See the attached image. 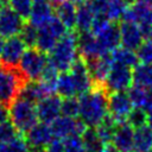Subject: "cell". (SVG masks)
<instances>
[{"label": "cell", "mask_w": 152, "mask_h": 152, "mask_svg": "<svg viewBox=\"0 0 152 152\" xmlns=\"http://www.w3.org/2000/svg\"><path fill=\"white\" fill-rule=\"evenodd\" d=\"M18 135V131L11 121H4L0 124V142H10Z\"/></svg>", "instance_id": "cell-38"}, {"label": "cell", "mask_w": 152, "mask_h": 152, "mask_svg": "<svg viewBox=\"0 0 152 152\" xmlns=\"http://www.w3.org/2000/svg\"><path fill=\"white\" fill-rule=\"evenodd\" d=\"M139 27L141 30V33H142L144 38L152 39V10L148 11L145 19L139 24Z\"/></svg>", "instance_id": "cell-40"}, {"label": "cell", "mask_w": 152, "mask_h": 152, "mask_svg": "<svg viewBox=\"0 0 152 152\" xmlns=\"http://www.w3.org/2000/svg\"><path fill=\"white\" fill-rule=\"evenodd\" d=\"M56 93L59 97H77V89L75 81L70 74V71H64L58 75L56 83Z\"/></svg>", "instance_id": "cell-21"}, {"label": "cell", "mask_w": 152, "mask_h": 152, "mask_svg": "<svg viewBox=\"0 0 152 152\" xmlns=\"http://www.w3.org/2000/svg\"><path fill=\"white\" fill-rule=\"evenodd\" d=\"M126 122L129 124L133 128L145 126V125H147V112L144 108L133 107V109L131 110Z\"/></svg>", "instance_id": "cell-33"}, {"label": "cell", "mask_w": 152, "mask_h": 152, "mask_svg": "<svg viewBox=\"0 0 152 152\" xmlns=\"http://www.w3.org/2000/svg\"><path fill=\"white\" fill-rule=\"evenodd\" d=\"M7 147L8 152H31V148L27 145L25 138L20 135H17L13 140L7 142Z\"/></svg>", "instance_id": "cell-39"}, {"label": "cell", "mask_w": 152, "mask_h": 152, "mask_svg": "<svg viewBox=\"0 0 152 152\" xmlns=\"http://www.w3.org/2000/svg\"><path fill=\"white\" fill-rule=\"evenodd\" d=\"M132 152H139V151H135V150H134V151H132Z\"/></svg>", "instance_id": "cell-51"}, {"label": "cell", "mask_w": 152, "mask_h": 152, "mask_svg": "<svg viewBox=\"0 0 152 152\" xmlns=\"http://www.w3.org/2000/svg\"><path fill=\"white\" fill-rule=\"evenodd\" d=\"M118 125L119 124H116V121L112 116L107 115V118L95 127V131L103 144H110Z\"/></svg>", "instance_id": "cell-29"}, {"label": "cell", "mask_w": 152, "mask_h": 152, "mask_svg": "<svg viewBox=\"0 0 152 152\" xmlns=\"http://www.w3.org/2000/svg\"><path fill=\"white\" fill-rule=\"evenodd\" d=\"M49 53V64L59 72L69 71L78 59L77 34L74 31H66Z\"/></svg>", "instance_id": "cell-2"}, {"label": "cell", "mask_w": 152, "mask_h": 152, "mask_svg": "<svg viewBox=\"0 0 152 152\" xmlns=\"http://www.w3.org/2000/svg\"><path fill=\"white\" fill-rule=\"evenodd\" d=\"M110 57H112L113 63L125 65V66H128L131 69L134 68L139 62L137 52L134 50H129V49L124 48V46L116 48L115 50H113L110 53Z\"/></svg>", "instance_id": "cell-25"}, {"label": "cell", "mask_w": 152, "mask_h": 152, "mask_svg": "<svg viewBox=\"0 0 152 152\" xmlns=\"http://www.w3.org/2000/svg\"><path fill=\"white\" fill-rule=\"evenodd\" d=\"M8 5L20 18H23L24 20L28 19L32 0H8Z\"/></svg>", "instance_id": "cell-34"}, {"label": "cell", "mask_w": 152, "mask_h": 152, "mask_svg": "<svg viewBox=\"0 0 152 152\" xmlns=\"http://www.w3.org/2000/svg\"><path fill=\"white\" fill-rule=\"evenodd\" d=\"M24 25V19L20 18L10 5L0 7V36L2 38L19 36Z\"/></svg>", "instance_id": "cell-11"}, {"label": "cell", "mask_w": 152, "mask_h": 152, "mask_svg": "<svg viewBox=\"0 0 152 152\" xmlns=\"http://www.w3.org/2000/svg\"><path fill=\"white\" fill-rule=\"evenodd\" d=\"M76 13L77 5H75L71 0H63L59 4H57L56 17L63 23V25L69 31L76 28Z\"/></svg>", "instance_id": "cell-20"}, {"label": "cell", "mask_w": 152, "mask_h": 152, "mask_svg": "<svg viewBox=\"0 0 152 152\" xmlns=\"http://www.w3.org/2000/svg\"><path fill=\"white\" fill-rule=\"evenodd\" d=\"M138 59L144 64L152 65V39H146L137 49Z\"/></svg>", "instance_id": "cell-36"}, {"label": "cell", "mask_w": 152, "mask_h": 152, "mask_svg": "<svg viewBox=\"0 0 152 152\" xmlns=\"http://www.w3.org/2000/svg\"><path fill=\"white\" fill-rule=\"evenodd\" d=\"M95 15H96L95 12L91 10V7L88 4L83 2L78 5L76 13V28L78 30V32L90 31Z\"/></svg>", "instance_id": "cell-22"}, {"label": "cell", "mask_w": 152, "mask_h": 152, "mask_svg": "<svg viewBox=\"0 0 152 152\" xmlns=\"http://www.w3.org/2000/svg\"><path fill=\"white\" fill-rule=\"evenodd\" d=\"M65 152H86L82 137L81 135H71L62 140Z\"/></svg>", "instance_id": "cell-37"}, {"label": "cell", "mask_w": 152, "mask_h": 152, "mask_svg": "<svg viewBox=\"0 0 152 152\" xmlns=\"http://www.w3.org/2000/svg\"><path fill=\"white\" fill-rule=\"evenodd\" d=\"M7 108L8 107L0 104V124L4 121H7V119H8V109Z\"/></svg>", "instance_id": "cell-43"}, {"label": "cell", "mask_w": 152, "mask_h": 152, "mask_svg": "<svg viewBox=\"0 0 152 152\" xmlns=\"http://www.w3.org/2000/svg\"><path fill=\"white\" fill-rule=\"evenodd\" d=\"M69 71H70L72 78L75 81L78 96H81L84 93L89 91L94 87V82H93V78L90 76L87 61L83 59L82 57H80L74 63V65L71 66V69Z\"/></svg>", "instance_id": "cell-14"}, {"label": "cell", "mask_w": 152, "mask_h": 152, "mask_svg": "<svg viewBox=\"0 0 152 152\" xmlns=\"http://www.w3.org/2000/svg\"><path fill=\"white\" fill-rule=\"evenodd\" d=\"M87 64H88V69H89L94 84L103 86V82L113 65L110 55L108 53V55H103L97 58L87 61Z\"/></svg>", "instance_id": "cell-19"}, {"label": "cell", "mask_w": 152, "mask_h": 152, "mask_svg": "<svg viewBox=\"0 0 152 152\" xmlns=\"http://www.w3.org/2000/svg\"><path fill=\"white\" fill-rule=\"evenodd\" d=\"M65 33H66V27L56 15H53L48 24L38 28V38H37L36 48L44 53L50 52L56 45V43Z\"/></svg>", "instance_id": "cell-6"}, {"label": "cell", "mask_w": 152, "mask_h": 152, "mask_svg": "<svg viewBox=\"0 0 152 152\" xmlns=\"http://www.w3.org/2000/svg\"><path fill=\"white\" fill-rule=\"evenodd\" d=\"M133 84L138 87H151L152 86V65L151 64H137L132 70Z\"/></svg>", "instance_id": "cell-26"}, {"label": "cell", "mask_w": 152, "mask_h": 152, "mask_svg": "<svg viewBox=\"0 0 152 152\" xmlns=\"http://www.w3.org/2000/svg\"><path fill=\"white\" fill-rule=\"evenodd\" d=\"M132 86H133L132 69L125 65L113 63L102 87L107 90V93H119V91H127Z\"/></svg>", "instance_id": "cell-7"}, {"label": "cell", "mask_w": 152, "mask_h": 152, "mask_svg": "<svg viewBox=\"0 0 152 152\" xmlns=\"http://www.w3.org/2000/svg\"><path fill=\"white\" fill-rule=\"evenodd\" d=\"M43 152H65V151H64V146H63L62 140L53 139V140L43 150Z\"/></svg>", "instance_id": "cell-42"}, {"label": "cell", "mask_w": 152, "mask_h": 152, "mask_svg": "<svg viewBox=\"0 0 152 152\" xmlns=\"http://www.w3.org/2000/svg\"><path fill=\"white\" fill-rule=\"evenodd\" d=\"M8 118L18 133H26L38 122L36 103L18 96L8 106Z\"/></svg>", "instance_id": "cell-4"}, {"label": "cell", "mask_w": 152, "mask_h": 152, "mask_svg": "<svg viewBox=\"0 0 152 152\" xmlns=\"http://www.w3.org/2000/svg\"><path fill=\"white\" fill-rule=\"evenodd\" d=\"M78 119L90 128H95L108 115V93L102 86H96L78 96Z\"/></svg>", "instance_id": "cell-1"}, {"label": "cell", "mask_w": 152, "mask_h": 152, "mask_svg": "<svg viewBox=\"0 0 152 152\" xmlns=\"http://www.w3.org/2000/svg\"><path fill=\"white\" fill-rule=\"evenodd\" d=\"M120 31V44L129 50H137L144 42V36L138 24L131 21H122L119 25Z\"/></svg>", "instance_id": "cell-15"}, {"label": "cell", "mask_w": 152, "mask_h": 152, "mask_svg": "<svg viewBox=\"0 0 152 152\" xmlns=\"http://www.w3.org/2000/svg\"><path fill=\"white\" fill-rule=\"evenodd\" d=\"M71 1H72L75 5H81V4H83L86 0H71Z\"/></svg>", "instance_id": "cell-48"}, {"label": "cell", "mask_w": 152, "mask_h": 152, "mask_svg": "<svg viewBox=\"0 0 152 152\" xmlns=\"http://www.w3.org/2000/svg\"><path fill=\"white\" fill-rule=\"evenodd\" d=\"M134 150L139 152L152 151V129L147 125L134 128Z\"/></svg>", "instance_id": "cell-24"}, {"label": "cell", "mask_w": 152, "mask_h": 152, "mask_svg": "<svg viewBox=\"0 0 152 152\" xmlns=\"http://www.w3.org/2000/svg\"><path fill=\"white\" fill-rule=\"evenodd\" d=\"M25 82L17 66L0 62V104L8 107L19 96Z\"/></svg>", "instance_id": "cell-3"}, {"label": "cell", "mask_w": 152, "mask_h": 152, "mask_svg": "<svg viewBox=\"0 0 152 152\" xmlns=\"http://www.w3.org/2000/svg\"><path fill=\"white\" fill-rule=\"evenodd\" d=\"M19 96H21L33 103H37L40 100H43L44 97L49 96V94L44 89V87L39 83V81H26Z\"/></svg>", "instance_id": "cell-23"}, {"label": "cell", "mask_w": 152, "mask_h": 152, "mask_svg": "<svg viewBox=\"0 0 152 152\" xmlns=\"http://www.w3.org/2000/svg\"><path fill=\"white\" fill-rule=\"evenodd\" d=\"M19 37L23 39V42L26 44V46L28 48H34L36 43H37V38H38V28L34 27L33 25L25 24Z\"/></svg>", "instance_id": "cell-35"}, {"label": "cell", "mask_w": 152, "mask_h": 152, "mask_svg": "<svg viewBox=\"0 0 152 152\" xmlns=\"http://www.w3.org/2000/svg\"><path fill=\"white\" fill-rule=\"evenodd\" d=\"M53 17V7L50 0H32L28 23L37 28L43 27Z\"/></svg>", "instance_id": "cell-17"}, {"label": "cell", "mask_w": 152, "mask_h": 152, "mask_svg": "<svg viewBox=\"0 0 152 152\" xmlns=\"http://www.w3.org/2000/svg\"><path fill=\"white\" fill-rule=\"evenodd\" d=\"M150 152H152V151H150Z\"/></svg>", "instance_id": "cell-52"}, {"label": "cell", "mask_w": 152, "mask_h": 152, "mask_svg": "<svg viewBox=\"0 0 152 152\" xmlns=\"http://www.w3.org/2000/svg\"><path fill=\"white\" fill-rule=\"evenodd\" d=\"M110 144L118 152L134 151V128L127 122L119 124Z\"/></svg>", "instance_id": "cell-16"}, {"label": "cell", "mask_w": 152, "mask_h": 152, "mask_svg": "<svg viewBox=\"0 0 152 152\" xmlns=\"http://www.w3.org/2000/svg\"><path fill=\"white\" fill-rule=\"evenodd\" d=\"M49 64L46 55L37 48H28L24 52L18 69L26 81H37Z\"/></svg>", "instance_id": "cell-5"}, {"label": "cell", "mask_w": 152, "mask_h": 152, "mask_svg": "<svg viewBox=\"0 0 152 152\" xmlns=\"http://www.w3.org/2000/svg\"><path fill=\"white\" fill-rule=\"evenodd\" d=\"M51 132L55 139L63 140L71 135H82L88 128L78 118H69L61 115L51 125Z\"/></svg>", "instance_id": "cell-8"}, {"label": "cell", "mask_w": 152, "mask_h": 152, "mask_svg": "<svg viewBox=\"0 0 152 152\" xmlns=\"http://www.w3.org/2000/svg\"><path fill=\"white\" fill-rule=\"evenodd\" d=\"M145 110L147 112V114H152V103H151V104H150V106H148V107H147Z\"/></svg>", "instance_id": "cell-49"}, {"label": "cell", "mask_w": 152, "mask_h": 152, "mask_svg": "<svg viewBox=\"0 0 152 152\" xmlns=\"http://www.w3.org/2000/svg\"><path fill=\"white\" fill-rule=\"evenodd\" d=\"M58 75H59V71L56 70L51 64H48L43 74L40 75V77L37 80L44 87V89L48 91L49 95H53V93L56 91V83H57Z\"/></svg>", "instance_id": "cell-28"}, {"label": "cell", "mask_w": 152, "mask_h": 152, "mask_svg": "<svg viewBox=\"0 0 152 152\" xmlns=\"http://www.w3.org/2000/svg\"><path fill=\"white\" fill-rule=\"evenodd\" d=\"M127 94L131 99V102L133 104V107H138V108H146L150 101L148 97V91L147 88L144 87H138V86H132L128 90Z\"/></svg>", "instance_id": "cell-31"}, {"label": "cell", "mask_w": 152, "mask_h": 152, "mask_svg": "<svg viewBox=\"0 0 152 152\" xmlns=\"http://www.w3.org/2000/svg\"><path fill=\"white\" fill-rule=\"evenodd\" d=\"M62 99L58 95H49L36 103L37 116L39 122L51 125L62 115Z\"/></svg>", "instance_id": "cell-12"}, {"label": "cell", "mask_w": 152, "mask_h": 152, "mask_svg": "<svg viewBox=\"0 0 152 152\" xmlns=\"http://www.w3.org/2000/svg\"><path fill=\"white\" fill-rule=\"evenodd\" d=\"M0 152H8L7 144H5V142H0Z\"/></svg>", "instance_id": "cell-46"}, {"label": "cell", "mask_w": 152, "mask_h": 152, "mask_svg": "<svg viewBox=\"0 0 152 152\" xmlns=\"http://www.w3.org/2000/svg\"><path fill=\"white\" fill-rule=\"evenodd\" d=\"M4 44H5V40H4V38L0 36V57H1V52H2V49H4Z\"/></svg>", "instance_id": "cell-47"}, {"label": "cell", "mask_w": 152, "mask_h": 152, "mask_svg": "<svg viewBox=\"0 0 152 152\" xmlns=\"http://www.w3.org/2000/svg\"><path fill=\"white\" fill-rule=\"evenodd\" d=\"M50 1H51L52 4H56V5H57V4H59V2L63 1V0H50Z\"/></svg>", "instance_id": "cell-50"}, {"label": "cell", "mask_w": 152, "mask_h": 152, "mask_svg": "<svg viewBox=\"0 0 152 152\" xmlns=\"http://www.w3.org/2000/svg\"><path fill=\"white\" fill-rule=\"evenodd\" d=\"M26 51V44L19 36L7 38L4 44L0 62L11 66H18L24 52Z\"/></svg>", "instance_id": "cell-13"}, {"label": "cell", "mask_w": 152, "mask_h": 152, "mask_svg": "<svg viewBox=\"0 0 152 152\" xmlns=\"http://www.w3.org/2000/svg\"><path fill=\"white\" fill-rule=\"evenodd\" d=\"M86 4H88L91 10L95 12V14H103L104 8H106V2L107 0H86Z\"/></svg>", "instance_id": "cell-41"}, {"label": "cell", "mask_w": 152, "mask_h": 152, "mask_svg": "<svg viewBox=\"0 0 152 152\" xmlns=\"http://www.w3.org/2000/svg\"><path fill=\"white\" fill-rule=\"evenodd\" d=\"M77 49L80 57H82L86 61H90L100 56H103L97 44V40L91 31L80 32V34L77 36Z\"/></svg>", "instance_id": "cell-18"}, {"label": "cell", "mask_w": 152, "mask_h": 152, "mask_svg": "<svg viewBox=\"0 0 152 152\" xmlns=\"http://www.w3.org/2000/svg\"><path fill=\"white\" fill-rule=\"evenodd\" d=\"M135 2L147 7V8H151L152 10V0H135Z\"/></svg>", "instance_id": "cell-45"}, {"label": "cell", "mask_w": 152, "mask_h": 152, "mask_svg": "<svg viewBox=\"0 0 152 152\" xmlns=\"http://www.w3.org/2000/svg\"><path fill=\"white\" fill-rule=\"evenodd\" d=\"M128 5L125 0H107L103 15L112 23H115L124 18Z\"/></svg>", "instance_id": "cell-27"}, {"label": "cell", "mask_w": 152, "mask_h": 152, "mask_svg": "<svg viewBox=\"0 0 152 152\" xmlns=\"http://www.w3.org/2000/svg\"><path fill=\"white\" fill-rule=\"evenodd\" d=\"M132 109L133 104L127 91L108 94V115L112 116L116 124L126 122Z\"/></svg>", "instance_id": "cell-9"}, {"label": "cell", "mask_w": 152, "mask_h": 152, "mask_svg": "<svg viewBox=\"0 0 152 152\" xmlns=\"http://www.w3.org/2000/svg\"><path fill=\"white\" fill-rule=\"evenodd\" d=\"M62 115L69 118H78L80 113V101L77 97H65L62 99Z\"/></svg>", "instance_id": "cell-32"}, {"label": "cell", "mask_w": 152, "mask_h": 152, "mask_svg": "<svg viewBox=\"0 0 152 152\" xmlns=\"http://www.w3.org/2000/svg\"><path fill=\"white\" fill-rule=\"evenodd\" d=\"M81 137H82V141H83L86 152H100L104 145L102 142V140L100 139V137L97 135L95 128L88 127Z\"/></svg>", "instance_id": "cell-30"}, {"label": "cell", "mask_w": 152, "mask_h": 152, "mask_svg": "<svg viewBox=\"0 0 152 152\" xmlns=\"http://www.w3.org/2000/svg\"><path fill=\"white\" fill-rule=\"evenodd\" d=\"M100 152H118V151L114 148V146L112 144H104Z\"/></svg>", "instance_id": "cell-44"}, {"label": "cell", "mask_w": 152, "mask_h": 152, "mask_svg": "<svg viewBox=\"0 0 152 152\" xmlns=\"http://www.w3.org/2000/svg\"><path fill=\"white\" fill-rule=\"evenodd\" d=\"M51 127L44 122H37L30 131L25 133V140L31 151L43 152V150L53 140Z\"/></svg>", "instance_id": "cell-10"}]
</instances>
